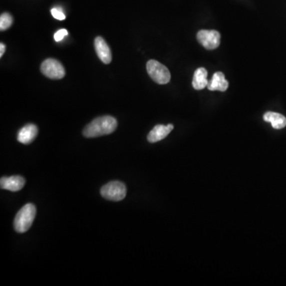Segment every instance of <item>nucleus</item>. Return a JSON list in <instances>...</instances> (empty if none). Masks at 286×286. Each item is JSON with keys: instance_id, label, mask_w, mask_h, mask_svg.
<instances>
[{"instance_id": "1", "label": "nucleus", "mask_w": 286, "mask_h": 286, "mask_svg": "<svg viewBox=\"0 0 286 286\" xmlns=\"http://www.w3.org/2000/svg\"><path fill=\"white\" fill-rule=\"evenodd\" d=\"M118 123L116 119L112 116L99 117L84 129L83 134L86 138H96L107 134H111L116 130Z\"/></svg>"}, {"instance_id": "2", "label": "nucleus", "mask_w": 286, "mask_h": 286, "mask_svg": "<svg viewBox=\"0 0 286 286\" xmlns=\"http://www.w3.org/2000/svg\"><path fill=\"white\" fill-rule=\"evenodd\" d=\"M36 208L32 204H27L22 207L14 218V227L16 232L24 233L31 228L35 219Z\"/></svg>"}, {"instance_id": "3", "label": "nucleus", "mask_w": 286, "mask_h": 286, "mask_svg": "<svg viewBox=\"0 0 286 286\" xmlns=\"http://www.w3.org/2000/svg\"><path fill=\"white\" fill-rule=\"evenodd\" d=\"M149 76L158 84H166L170 81V72L164 64L155 60H149L146 64Z\"/></svg>"}, {"instance_id": "4", "label": "nucleus", "mask_w": 286, "mask_h": 286, "mask_svg": "<svg viewBox=\"0 0 286 286\" xmlns=\"http://www.w3.org/2000/svg\"><path fill=\"white\" fill-rule=\"evenodd\" d=\"M100 193L108 201H120L126 197L127 188L120 181H111L102 187Z\"/></svg>"}, {"instance_id": "5", "label": "nucleus", "mask_w": 286, "mask_h": 286, "mask_svg": "<svg viewBox=\"0 0 286 286\" xmlns=\"http://www.w3.org/2000/svg\"><path fill=\"white\" fill-rule=\"evenodd\" d=\"M41 71L43 75L53 80H60L65 76L64 66L56 59L49 58L44 60L41 65Z\"/></svg>"}, {"instance_id": "6", "label": "nucleus", "mask_w": 286, "mask_h": 286, "mask_svg": "<svg viewBox=\"0 0 286 286\" xmlns=\"http://www.w3.org/2000/svg\"><path fill=\"white\" fill-rule=\"evenodd\" d=\"M197 40L201 43L205 49H217L220 45V33L216 30H207L202 29L197 33Z\"/></svg>"}, {"instance_id": "7", "label": "nucleus", "mask_w": 286, "mask_h": 286, "mask_svg": "<svg viewBox=\"0 0 286 286\" xmlns=\"http://www.w3.org/2000/svg\"><path fill=\"white\" fill-rule=\"evenodd\" d=\"M95 49L98 57L101 60L102 62L107 64L111 63L112 60L111 49L107 45L105 40L101 37H97L95 39Z\"/></svg>"}, {"instance_id": "8", "label": "nucleus", "mask_w": 286, "mask_h": 286, "mask_svg": "<svg viewBox=\"0 0 286 286\" xmlns=\"http://www.w3.org/2000/svg\"><path fill=\"white\" fill-rule=\"evenodd\" d=\"M25 181L20 176H12L10 177H2L0 180L1 189H6L11 192H18L25 185Z\"/></svg>"}, {"instance_id": "9", "label": "nucleus", "mask_w": 286, "mask_h": 286, "mask_svg": "<svg viewBox=\"0 0 286 286\" xmlns=\"http://www.w3.org/2000/svg\"><path fill=\"white\" fill-rule=\"evenodd\" d=\"M37 133H38V129L37 126L29 123V124L25 125V127H22L18 131L17 139L22 144H29L35 139Z\"/></svg>"}, {"instance_id": "10", "label": "nucleus", "mask_w": 286, "mask_h": 286, "mask_svg": "<svg viewBox=\"0 0 286 286\" xmlns=\"http://www.w3.org/2000/svg\"><path fill=\"white\" fill-rule=\"evenodd\" d=\"M173 130V125L169 124L167 126L164 125H157L154 127L152 131H150V134L147 136V139L151 143L159 142L169 135L170 132Z\"/></svg>"}, {"instance_id": "11", "label": "nucleus", "mask_w": 286, "mask_h": 286, "mask_svg": "<svg viewBox=\"0 0 286 286\" xmlns=\"http://www.w3.org/2000/svg\"><path fill=\"white\" fill-rule=\"evenodd\" d=\"M229 83L225 79V76L222 72H216L212 76V80L209 82L208 89L209 91H220L225 92L228 88Z\"/></svg>"}, {"instance_id": "12", "label": "nucleus", "mask_w": 286, "mask_h": 286, "mask_svg": "<svg viewBox=\"0 0 286 286\" xmlns=\"http://www.w3.org/2000/svg\"><path fill=\"white\" fill-rule=\"evenodd\" d=\"M208 71L205 68H199L195 71L193 76V87L196 90H201L206 88L209 84Z\"/></svg>"}, {"instance_id": "13", "label": "nucleus", "mask_w": 286, "mask_h": 286, "mask_svg": "<svg viewBox=\"0 0 286 286\" xmlns=\"http://www.w3.org/2000/svg\"><path fill=\"white\" fill-rule=\"evenodd\" d=\"M263 119L266 122L271 123L272 127L277 130L284 128L286 127V118L284 115L276 112L268 111L263 116Z\"/></svg>"}, {"instance_id": "14", "label": "nucleus", "mask_w": 286, "mask_h": 286, "mask_svg": "<svg viewBox=\"0 0 286 286\" xmlns=\"http://www.w3.org/2000/svg\"><path fill=\"white\" fill-rule=\"evenodd\" d=\"M13 18L9 13H3L0 16V29L1 31L6 30L11 26Z\"/></svg>"}, {"instance_id": "15", "label": "nucleus", "mask_w": 286, "mask_h": 286, "mask_svg": "<svg viewBox=\"0 0 286 286\" xmlns=\"http://www.w3.org/2000/svg\"><path fill=\"white\" fill-rule=\"evenodd\" d=\"M51 14L53 15V18H56V19L60 20V21L65 19V14H64V12L58 8H53L51 10Z\"/></svg>"}, {"instance_id": "16", "label": "nucleus", "mask_w": 286, "mask_h": 286, "mask_svg": "<svg viewBox=\"0 0 286 286\" xmlns=\"http://www.w3.org/2000/svg\"><path fill=\"white\" fill-rule=\"evenodd\" d=\"M68 32L67 29H59L58 31L56 32L54 34V40L55 41L58 42V41H62L63 38H64L65 36L68 35Z\"/></svg>"}, {"instance_id": "17", "label": "nucleus", "mask_w": 286, "mask_h": 286, "mask_svg": "<svg viewBox=\"0 0 286 286\" xmlns=\"http://www.w3.org/2000/svg\"><path fill=\"white\" fill-rule=\"evenodd\" d=\"M5 51H6V45H4L3 43H1L0 44V57H2L3 56Z\"/></svg>"}]
</instances>
